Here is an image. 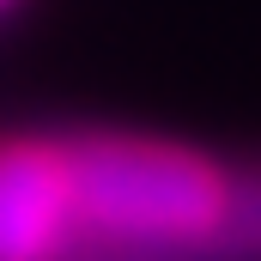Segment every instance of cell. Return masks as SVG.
Masks as SVG:
<instances>
[{
    "instance_id": "obj_1",
    "label": "cell",
    "mask_w": 261,
    "mask_h": 261,
    "mask_svg": "<svg viewBox=\"0 0 261 261\" xmlns=\"http://www.w3.org/2000/svg\"><path fill=\"white\" fill-rule=\"evenodd\" d=\"M79 225L140 249H189L219 237L231 182L219 164L158 140H85L73 146Z\"/></svg>"
},
{
    "instance_id": "obj_2",
    "label": "cell",
    "mask_w": 261,
    "mask_h": 261,
    "mask_svg": "<svg viewBox=\"0 0 261 261\" xmlns=\"http://www.w3.org/2000/svg\"><path fill=\"white\" fill-rule=\"evenodd\" d=\"M73 225V152L43 140L0 146V261H55Z\"/></svg>"
},
{
    "instance_id": "obj_3",
    "label": "cell",
    "mask_w": 261,
    "mask_h": 261,
    "mask_svg": "<svg viewBox=\"0 0 261 261\" xmlns=\"http://www.w3.org/2000/svg\"><path fill=\"white\" fill-rule=\"evenodd\" d=\"M219 243H225L237 261H261V170L231 182L225 219H219Z\"/></svg>"
},
{
    "instance_id": "obj_4",
    "label": "cell",
    "mask_w": 261,
    "mask_h": 261,
    "mask_svg": "<svg viewBox=\"0 0 261 261\" xmlns=\"http://www.w3.org/2000/svg\"><path fill=\"white\" fill-rule=\"evenodd\" d=\"M0 6H6V0H0Z\"/></svg>"
}]
</instances>
